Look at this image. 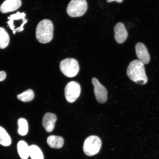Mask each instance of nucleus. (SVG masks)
<instances>
[{
    "mask_svg": "<svg viewBox=\"0 0 159 159\" xmlns=\"http://www.w3.org/2000/svg\"><path fill=\"white\" fill-rule=\"evenodd\" d=\"M127 75L131 80L138 84L144 85L148 82L144 64L139 60H134L130 63Z\"/></svg>",
    "mask_w": 159,
    "mask_h": 159,
    "instance_id": "obj_1",
    "label": "nucleus"
},
{
    "mask_svg": "<svg viewBox=\"0 0 159 159\" xmlns=\"http://www.w3.org/2000/svg\"><path fill=\"white\" fill-rule=\"evenodd\" d=\"M53 25L50 20L44 19L38 25L36 30V37L42 43L50 42L53 37Z\"/></svg>",
    "mask_w": 159,
    "mask_h": 159,
    "instance_id": "obj_2",
    "label": "nucleus"
},
{
    "mask_svg": "<svg viewBox=\"0 0 159 159\" xmlns=\"http://www.w3.org/2000/svg\"><path fill=\"white\" fill-rule=\"evenodd\" d=\"M87 9L86 0H71L67 8V13L72 17L82 16Z\"/></svg>",
    "mask_w": 159,
    "mask_h": 159,
    "instance_id": "obj_3",
    "label": "nucleus"
},
{
    "mask_svg": "<svg viewBox=\"0 0 159 159\" xmlns=\"http://www.w3.org/2000/svg\"><path fill=\"white\" fill-rule=\"evenodd\" d=\"M60 69L65 76L73 77L76 76L80 70L79 65L76 60L73 58H66L61 61Z\"/></svg>",
    "mask_w": 159,
    "mask_h": 159,
    "instance_id": "obj_4",
    "label": "nucleus"
},
{
    "mask_svg": "<svg viewBox=\"0 0 159 159\" xmlns=\"http://www.w3.org/2000/svg\"><path fill=\"white\" fill-rule=\"evenodd\" d=\"M102 142L98 137L91 136L85 139L83 145V151L89 156H94L99 152Z\"/></svg>",
    "mask_w": 159,
    "mask_h": 159,
    "instance_id": "obj_5",
    "label": "nucleus"
},
{
    "mask_svg": "<svg viewBox=\"0 0 159 159\" xmlns=\"http://www.w3.org/2000/svg\"><path fill=\"white\" fill-rule=\"evenodd\" d=\"M81 93V87L79 83L71 81L67 83L65 89V95L66 100L73 103L79 98Z\"/></svg>",
    "mask_w": 159,
    "mask_h": 159,
    "instance_id": "obj_6",
    "label": "nucleus"
},
{
    "mask_svg": "<svg viewBox=\"0 0 159 159\" xmlns=\"http://www.w3.org/2000/svg\"><path fill=\"white\" fill-rule=\"evenodd\" d=\"M92 82L94 86V93L97 101L100 104H104L108 99L107 89L96 78H93Z\"/></svg>",
    "mask_w": 159,
    "mask_h": 159,
    "instance_id": "obj_7",
    "label": "nucleus"
},
{
    "mask_svg": "<svg viewBox=\"0 0 159 159\" xmlns=\"http://www.w3.org/2000/svg\"><path fill=\"white\" fill-rule=\"evenodd\" d=\"M135 49L139 60L144 64H148L150 62V57L146 46L142 43H139L135 46Z\"/></svg>",
    "mask_w": 159,
    "mask_h": 159,
    "instance_id": "obj_8",
    "label": "nucleus"
},
{
    "mask_svg": "<svg viewBox=\"0 0 159 159\" xmlns=\"http://www.w3.org/2000/svg\"><path fill=\"white\" fill-rule=\"evenodd\" d=\"M114 31L115 38L117 42L122 43L126 40L128 37V33L124 23L119 22L115 25Z\"/></svg>",
    "mask_w": 159,
    "mask_h": 159,
    "instance_id": "obj_9",
    "label": "nucleus"
},
{
    "mask_svg": "<svg viewBox=\"0 0 159 159\" xmlns=\"http://www.w3.org/2000/svg\"><path fill=\"white\" fill-rule=\"evenodd\" d=\"M21 5V0H5L0 6V11L3 13L10 12L19 9Z\"/></svg>",
    "mask_w": 159,
    "mask_h": 159,
    "instance_id": "obj_10",
    "label": "nucleus"
},
{
    "mask_svg": "<svg viewBox=\"0 0 159 159\" xmlns=\"http://www.w3.org/2000/svg\"><path fill=\"white\" fill-rule=\"evenodd\" d=\"M57 120L56 115L48 112L45 114L43 118V126L47 132H52L55 128Z\"/></svg>",
    "mask_w": 159,
    "mask_h": 159,
    "instance_id": "obj_11",
    "label": "nucleus"
},
{
    "mask_svg": "<svg viewBox=\"0 0 159 159\" xmlns=\"http://www.w3.org/2000/svg\"><path fill=\"white\" fill-rule=\"evenodd\" d=\"M47 143L50 148L59 149L63 146L64 140L61 137L51 135L48 138Z\"/></svg>",
    "mask_w": 159,
    "mask_h": 159,
    "instance_id": "obj_12",
    "label": "nucleus"
},
{
    "mask_svg": "<svg viewBox=\"0 0 159 159\" xmlns=\"http://www.w3.org/2000/svg\"><path fill=\"white\" fill-rule=\"evenodd\" d=\"M18 152L22 159H27L29 156V147L25 141H19L17 145Z\"/></svg>",
    "mask_w": 159,
    "mask_h": 159,
    "instance_id": "obj_13",
    "label": "nucleus"
},
{
    "mask_svg": "<svg viewBox=\"0 0 159 159\" xmlns=\"http://www.w3.org/2000/svg\"><path fill=\"white\" fill-rule=\"evenodd\" d=\"M10 42V37L8 34L5 29L0 27V49H3L7 48Z\"/></svg>",
    "mask_w": 159,
    "mask_h": 159,
    "instance_id": "obj_14",
    "label": "nucleus"
},
{
    "mask_svg": "<svg viewBox=\"0 0 159 159\" xmlns=\"http://www.w3.org/2000/svg\"><path fill=\"white\" fill-rule=\"evenodd\" d=\"M11 140L9 134L3 127L0 126V144L4 146L11 145Z\"/></svg>",
    "mask_w": 159,
    "mask_h": 159,
    "instance_id": "obj_15",
    "label": "nucleus"
},
{
    "mask_svg": "<svg viewBox=\"0 0 159 159\" xmlns=\"http://www.w3.org/2000/svg\"><path fill=\"white\" fill-rule=\"evenodd\" d=\"M29 156L32 159H44V157L40 149L34 145L29 147Z\"/></svg>",
    "mask_w": 159,
    "mask_h": 159,
    "instance_id": "obj_16",
    "label": "nucleus"
},
{
    "mask_svg": "<svg viewBox=\"0 0 159 159\" xmlns=\"http://www.w3.org/2000/svg\"><path fill=\"white\" fill-rule=\"evenodd\" d=\"M19 129L18 132L20 135L25 136L27 134L29 130L28 124L27 121L25 119L21 118L18 120Z\"/></svg>",
    "mask_w": 159,
    "mask_h": 159,
    "instance_id": "obj_17",
    "label": "nucleus"
},
{
    "mask_svg": "<svg viewBox=\"0 0 159 159\" xmlns=\"http://www.w3.org/2000/svg\"><path fill=\"white\" fill-rule=\"evenodd\" d=\"M17 98L23 102L31 101L34 98V93L31 89H29L17 96Z\"/></svg>",
    "mask_w": 159,
    "mask_h": 159,
    "instance_id": "obj_18",
    "label": "nucleus"
},
{
    "mask_svg": "<svg viewBox=\"0 0 159 159\" xmlns=\"http://www.w3.org/2000/svg\"><path fill=\"white\" fill-rule=\"evenodd\" d=\"M7 75L4 71H0V81H3L5 79Z\"/></svg>",
    "mask_w": 159,
    "mask_h": 159,
    "instance_id": "obj_19",
    "label": "nucleus"
},
{
    "mask_svg": "<svg viewBox=\"0 0 159 159\" xmlns=\"http://www.w3.org/2000/svg\"><path fill=\"white\" fill-rule=\"evenodd\" d=\"M124 0H107V2L110 3L113 1H116L119 3H122Z\"/></svg>",
    "mask_w": 159,
    "mask_h": 159,
    "instance_id": "obj_20",
    "label": "nucleus"
}]
</instances>
